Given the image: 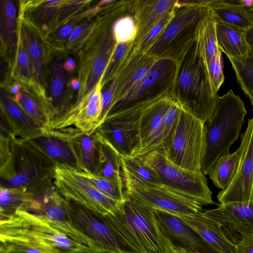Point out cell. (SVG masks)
<instances>
[{"label":"cell","mask_w":253,"mask_h":253,"mask_svg":"<svg viewBox=\"0 0 253 253\" xmlns=\"http://www.w3.org/2000/svg\"><path fill=\"white\" fill-rule=\"evenodd\" d=\"M199 23L193 43L176 63L170 96L184 110L205 124L212 115L218 95L213 91L203 55Z\"/></svg>","instance_id":"6da1fadb"},{"label":"cell","mask_w":253,"mask_h":253,"mask_svg":"<svg viewBox=\"0 0 253 253\" xmlns=\"http://www.w3.org/2000/svg\"><path fill=\"white\" fill-rule=\"evenodd\" d=\"M0 242L24 244L45 253H95L49 219L17 211L0 220Z\"/></svg>","instance_id":"7a4b0ae2"},{"label":"cell","mask_w":253,"mask_h":253,"mask_svg":"<svg viewBox=\"0 0 253 253\" xmlns=\"http://www.w3.org/2000/svg\"><path fill=\"white\" fill-rule=\"evenodd\" d=\"M104 217L118 237L134 253H172L154 209L126 197L115 215Z\"/></svg>","instance_id":"3957f363"},{"label":"cell","mask_w":253,"mask_h":253,"mask_svg":"<svg viewBox=\"0 0 253 253\" xmlns=\"http://www.w3.org/2000/svg\"><path fill=\"white\" fill-rule=\"evenodd\" d=\"M247 113L243 101L232 89L218 96L212 115L204 126L202 171L205 175L221 156L229 153L231 146L238 139Z\"/></svg>","instance_id":"277c9868"},{"label":"cell","mask_w":253,"mask_h":253,"mask_svg":"<svg viewBox=\"0 0 253 253\" xmlns=\"http://www.w3.org/2000/svg\"><path fill=\"white\" fill-rule=\"evenodd\" d=\"M56 166L27 140L13 137L10 155L0 165V186L34 192L53 181Z\"/></svg>","instance_id":"5b68a950"},{"label":"cell","mask_w":253,"mask_h":253,"mask_svg":"<svg viewBox=\"0 0 253 253\" xmlns=\"http://www.w3.org/2000/svg\"><path fill=\"white\" fill-rule=\"evenodd\" d=\"M157 175L162 183L202 206L214 204L206 175L182 168L170 162L161 150L140 156Z\"/></svg>","instance_id":"8992f818"},{"label":"cell","mask_w":253,"mask_h":253,"mask_svg":"<svg viewBox=\"0 0 253 253\" xmlns=\"http://www.w3.org/2000/svg\"><path fill=\"white\" fill-rule=\"evenodd\" d=\"M205 124L182 109L170 141L162 150L167 159L182 168L202 171Z\"/></svg>","instance_id":"52a82bcc"},{"label":"cell","mask_w":253,"mask_h":253,"mask_svg":"<svg viewBox=\"0 0 253 253\" xmlns=\"http://www.w3.org/2000/svg\"><path fill=\"white\" fill-rule=\"evenodd\" d=\"M122 173L126 196L143 205L179 216L203 211L202 205L163 183L146 182Z\"/></svg>","instance_id":"ba28073f"},{"label":"cell","mask_w":253,"mask_h":253,"mask_svg":"<svg viewBox=\"0 0 253 253\" xmlns=\"http://www.w3.org/2000/svg\"><path fill=\"white\" fill-rule=\"evenodd\" d=\"M53 183L66 200L103 215H115L123 202L102 193L78 169L67 165H56Z\"/></svg>","instance_id":"9c48e42d"},{"label":"cell","mask_w":253,"mask_h":253,"mask_svg":"<svg viewBox=\"0 0 253 253\" xmlns=\"http://www.w3.org/2000/svg\"><path fill=\"white\" fill-rule=\"evenodd\" d=\"M65 208L72 227L95 252L134 253L118 237L103 215L67 200Z\"/></svg>","instance_id":"30bf717a"},{"label":"cell","mask_w":253,"mask_h":253,"mask_svg":"<svg viewBox=\"0 0 253 253\" xmlns=\"http://www.w3.org/2000/svg\"><path fill=\"white\" fill-rule=\"evenodd\" d=\"M168 95L141 100L115 110L94 132L107 139L121 155L131 156L138 144L139 123L144 110L155 100Z\"/></svg>","instance_id":"8fae6325"},{"label":"cell","mask_w":253,"mask_h":253,"mask_svg":"<svg viewBox=\"0 0 253 253\" xmlns=\"http://www.w3.org/2000/svg\"><path fill=\"white\" fill-rule=\"evenodd\" d=\"M116 18L113 14H106L97 25V40L93 53L82 67L83 83L77 101L92 91L101 81L116 45L112 29Z\"/></svg>","instance_id":"7c38bea8"},{"label":"cell","mask_w":253,"mask_h":253,"mask_svg":"<svg viewBox=\"0 0 253 253\" xmlns=\"http://www.w3.org/2000/svg\"><path fill=\"white\" fill-rule=\"evenodd\" d=\"M102 89L98 84L92 91L53 120L49 129L72 128L88 135L93 133L98 127L102 113Z\"/></svg>","instance_id":"4fadbf2b"},{"label":"cell","mask_w":253,"mask_h":253,"mask_svg":"<svg viewBox=\"0 0 253 253\" xmlns=\"http://www.w3.org/2000/svg\"><path fill=\"white\" fill-rule=\"evenodd\" d=\"M245 143L236 173L230 185L219 191V204L253 203V118L248 120Z\"/></svg>","instance_id":"5bb4252c"},{"label":"cell","mask_w":253,"mask_h":253,"mask_svg":"<svg viewBox=\"0 0 253 253\" xmlns=\"http://www.w3.org/2000/svg\"><path fill=\"white\" fill-rule=\"evenodd\" d=\"M176 67V63L172 60L159 59L144 79L127 94L111 112L129 104L160 94L170 95Z\"/></svg>","instance_id":"9a60e30c"},{"label":"cell","mask_w":253,"mask_h":253,"mask_svg":"<svg viewBox=\"0 0 253 253\" xmlns=\"http://www.w3.org/2000/svg\"><path fill=\"white\" fill-rule=\"evenodd\" d=\"M173 100L170 95H166L144 110L139 123L138 144L131 156L140 157L161 149L163 119Z\"/></svg>","instance_id":"2e32d148"},{"label":"cell","mask_w":253,"mask_h":253,"mask_svg":"<svg viewBox=\"0 0 253 253\" xmlns=\"http://www.w3.org/2000/svg\"><path fill=\"white\" fill-rule=\"evenodd\" d=\"M159 59L157 57L138 50L133 46L116 74V89L109 114L144 79Z\"/></svg>","instance_id":"e0dca14e"},{"label":"cell","mask_w":253,"mask_h":253,"mask_svg":"<svg viewBox=\"0 0 253 253\" xmlns=\"http://www.w3.org/2000/svg\"><path fill=\"white\" fill-rule=\"evenodd\" d=\"M154 211L172 247L196 253H219L179 216L157 209Z\"/></svg>","instance_id":"ac0fdd59"},{"label":"cell","mask_w":253,"mask_h":253,"mask_svg":"<svg viewBox=\"0 0 253 253\" xmlns=\"http://www.w3.org/2000/svg\"><path fill=\"white\" fill-rule=\"evenodd\" d=\"M0 132L27 139L42 129L4 90H0Z\"/></svg>","instance_id":"d6986e66"},{"label":"cell","mask_w":253,"mask_h":253,"mask_svg":"<svg viewBox=\"0 0 253 253\" xmlns=\"http://www.w3.org/2000/svg\"><path fill=\"white\" fill-rule=\"evenodd\" d=\"M211 220L223 229L241 234H253V203H231L202 211Z\"/></svg>","instance_id":"ffe728a7"},{"label":"cell","mask_w":253,"mask_h":253,"mask_svg":"<svg viewBox=\"0 0 253 253\" xmlns=\"http://www.w3.org/2000/svg\"><path fill=\"white\" fill-rule=\"evenodd\" d=\"M26 140L56 165H67L79 170L72 147L60 131L42 129Z\"/></svg>","instance_id":"44dd1931"},{"label":"cell","mask_w":253,"mask_h":253,"mask_svg":"<svg viewBox=\"0 0 253 253\" xmlns=\"http://www.w3.org/2000/svg\"><path fill=\"white\" fill-rule=\"evenodd\" d=\"M210 10L209 6H193L178 8L171 21L149 48L147 53L158 57L174 38L187 27L199 21Z\"/></svg>","instance_id":"7402d4cb"},{"label":"cell","mask_w":253,"mask_h":253,"mask_svg":"<svg viewBox=\"0 0 253 253\" xmlns=\"http://www.w3.org/2000/svg\"><path fill=\"white\" fill-rule=\"evenodd\" d=\"M63 64L62 56L58 54L51 58L50 96L47 99L51 122L71 106L67 93L68 75Z\"/></svg>","instance_id":"603a6c76"},{"label":"cell","mask_w":253,"mask_h":253,"mask_svg":"<svg viewBox=\"0 0 253 253\" xmlns=\"http://www.w3.org/2000/svg\"><path fill=\"white\" fill-rule=\"evenodd\" d=\"M178 8L176 0H136L132 1V10L137 34L133 44L140 40L168 12Z\"/></svg>","instance_id":"cb8c5ba5"},{"label":"cell","mask_w":253,"mask_h":253,"mask_svg":"<svg viewBox=\"0 0 253 253\" xmlns=\"http://www.w3.org/2000/svg\"><path fill=\"white\" fill-rule=\"evenodd\" d=\"M209 6L220 22L245 31L253 26V0H212Z\"/></svg>","instance_id":"d4e9b609"},{"label":"cell","mask_w":253,"mask_h":253,"mask_svg":"<svg viewBox=\"0 0 253 253\" xmlns=\"http://www.w3.org/2000/svg\"><path fill=\"white\" fill-rule=\"evenodd\" d=\"M58 130L71 145L78 163L79 170L88 171L95 174L98 151L94 133L88 135L72 128Z\"/></svg>","instance_id":"484cf974"},{"label":"cell","mask_w":253,"mask_h":253,"mask_svg":"<svg viewBox=\"0 0 253 253\" xmlns=\"http://www.w3.org/2000/svg\"><path fill=\"white\" fill-rule=\"evenodd\" d=\"M179 216L219 253H236V244L225 236L222 227L206 217L202 211L194 215Z\"/></svg>","instance_id":"4316f807"},{"label":"cell","mask_w":253,"mask_h":253,"mask_svg":"<svg viewBox=\"0 0 253 253\" xmlns=\"http://www.w3.org/2000/svg\"><path fill=\"white\" fill-rule=\"evenodd\" d=\"M18 26L26 40L32 67L33 83L44 90L45 54L40 32L26 20H20Z\"/></svg>","instance_id":"83f0119b"},{"label":"cell","mask_w":253,"mask_h":253,"mask_svg":"<svg viewBox=\"0 0 253 253\" xmlns=\"http://www.w3.org/2000/svg\"><path fill=\"white\" fill-rule=\"evenodd\" d=\"M215 34L219 49L228 58L239 62L247 60L250 48L245 31L215 19Z\"/></svg>","instance_id":"f1b7e54d"},{"label":"cell","mask_w":253,"mask_h":253,"mask_svg":"<svg viewBox=\"0 0 253 253\" xmlns=\"http://www.w3.org/2000/svg\"><path fill=\"white\" fill-rule=\"evenodd\" d=\"M1 49L8 59L13 73L18 52V31L16 24V8L10 0L0 1Z\"/></svg>","instance_id":"f546056e"},{"label":"cell","mask_w":253,"mask_h":253,"mask_svg":"<svg viewBox=\"0 0 253 253\" xmlns=\"http://www.w3.org/2000/svg\"><path fill=\"white\" fill-rule=\"evenodd\" d=\"M98 151L95 174L124 184L121 170V155L115 147L99 133H94Z\"/></svg>","instance_id":"4dcf8cb0"},{"label":"cell","mask_w":253,"mask_h":253,"mask_svg":"<svg viewBox=\"0 0 253 253\" xmlns=\"http://www.w3.org/2000/svg\"><path fill=\"white\" fill-rule=\"evenodd\" d=\"M245 143L244 132L241 135L238 148L232 153L221 156L215 162L208 175L213 184L221 190L231 183L237 171Z\"/></svg>","instance_id":"1f68e13d"},{"label":"cell","mask_w":253,"mask_h":253,"mask_svg":"<svg viewBox=\"0 0 253 253\" xmlns=\"http://www.w3.org/2000/svg\"><path fill=\"white\" fill-rule=\"evenodd\" d=\"M36 202L35 193L23 188L0 187V217L21 210L31 212Z\"/></svg>","instance_id":"d6a6232c"},{"label":"cell","mask_w":253,"mask_h":253,"mask_svg":"<svg viewBox=\"0 0 253 253\" xmlns=\"http://www.w3.org/2000/svg\"><path fill=\"white\" fill-rule=\"evenodd\" d=\"M66 0L38 1L30 6L34 9L30 10V18L28 21L35 27L48 31L55 26L56 20L61 5ZM28 21V20H27Z\"/></svg>","instance_id":"836d02e7"},{"label":"cell","mask_w":253,"mask_h":253,"mask_svg":"<svg viewBox=\"0 0 253 253\" xmlns=\"http://www.w3.org/2000/svg\"><path fill=\"white\" fill-rule=\"evenodd\" d=\"M121 170L142 181L162 183L156 173L139 156L121 155Z\"/></svg>","instance_id":"e575fe53"},{"label":"cell","mask_w":253,"mask_h":253,"mask_svg":"<svg viewBox=\"0 0 253 253\" xmlns=\"http://www.w3.org/2000/svg\"><path fill=\"white\" fill-rule=\"evenodd\" d=\"M228 59L235 72L237 81L253 106V52L250 50L247 60L242 62L231 58Z\"/></svg>","instance_id":"d590c367"},{"label":"cell","mask_w":253,"mask_h":253,"mask_svg":"<svg viewBox=\"0 0 253 253\" xmlns=\"http://www.w3.org/2000/svg\"><path fill=\"white\" fill-rule=\"evenodd\" d=\"M112 33L117 44L134 42L137 28L131 9L117 18L112 25Z\"/></svg>","instance_id":"8d00e7d4"},{"label":"cell","mask_w":253,"mask_h":253,"mask_svg":"<svg viewBox=\"0 0 253 253\" xmlns=\"http://www.w3.org/2000/svg\"><path fill=\"white\" fill-rule=\"evenodd\" d=\"M79 171L84 178L105 195L119 202L126 200L124 184L88 171Z\"/></svg>","instance_id":"74e56055"},{"label":"cell","mask_w":253,"mask_h":253,"mask_svg":"<svg viewBox=\"0 0 253 253\" xmlns=\"http://www.w3.org/2000/svg\"><path fill=\"white\" fill-rule=\"evenodd\" d=\"M18 46L14 72L22 83L30 85L33 83L32 71L26 40L18 27Z\"/></svg>","instance_id":"f35d334b"},{"label":"cell","mask_w":253,"mask_h":253,"mask_svg":"<svg viewBox=\"0 0 253 253\" xmlns=\"http://www.w3.org/2000/svg\"><path fill=\"white\" fill-rule=\"evenodd\" d=\"M133 47V42L126 43H116L100 82L102 88L106 84L115 78L116 74L121 64Z\"/></svg>","instance_id":"ab89813d"},{"label":"cell","mask_w":253,"mask_h":253,"mask_svg":"<svg viewBox=\"0 0 253 253\" xmlns=\"http://www.w3.org/2000/svg\"><path fill=\"white\" fill-rule=\"evenodd\" d=\"M182 109L181 105L173 100L166 112L163 122L161 150L164 149L170 141Z\"/></svg>","instance_id":"60d3db41"},{"label":"cell","mask_w":253,"mask_h":253,"mask_svg":"<svg viewBox=\"0 0 253 253\" xmlns=\"http://www.w3.org/2000/svg\"><path fill=\"white\" fill-rule=\"evenodd\" d=\"M178 9H175L166 14L140 40L133 44V46L138 50L147 53L171 21Z\"/></svg>","instance_id":"b9f144b4"},{"label":"cell","mask_w":253,"mask_h":253,"mask_svg":"<svg viewBox=\"0 0 253 253\" xmlns=\"http://www.w3.org/2000/svg\"><path fill=\"white\" fill-rule=\"evenodd\" d=\"M208 72L214 93L217 92L224 81L223 73L222 52L219 50L208 66Z\"/></svg>","instance_id":"7bdbcfd3"},{"label":"cell","mask_w":253,"mask_h":253,"mask_svg":"<svg viewBox=\"0 0 253 253\" xmlns=\"http://www.w3.org/2000/svg\"><path fill=\"white\" fill-rule=\"evenodd\" d=\"M88 2L90 1L66 0L60 8L55 25L58 26L67 22L68 20L84 7Z\"/></svg>","instance_id":"ee69618b"},{"label":"cell","mask_w":253,"mask_h":253,"mask_svg":"<svg viewBox=\"0 0 253 253\" xmlns=\"http://www.w3.org/2000/svg\"><path fill=\"white\" fill-rule=\"evenodd\" d=\"M96 24L88 22L77 27L67 41V46L71 49H76L81 45L93 31Z\"/></svg>","instance_id":"f6af8a7d"},{"label":"cell","mask_w":253,"mask_h":253,"mask_svg":"<svg viewBox=\"0 0 253 253\" xmlns=\"http://www.w3.org/2000/svg\"><path fill=\"white\" fill-rule=\"evenodd\" d=\"M116 86V80L115 78L108 82L102 88L101 91L102 113L98 126L102 123L109 113L113 101Z\"/></svg>","instance_id":"bcb514c9"},{"label":"cell","mask_w":253,"mask_h":253,"mask_svg":"<svg viewBox=\"0 0 253 253\" xmlns=\"http://www.w3.org/2000/svg\"><path fill=\"white\" fill-rule=\"evenodd\" d=\"M0 253H45L31 246L18 243L0 242Z\"/></svg>","instance_id":"7dc6e473"},{"label":"cell","mask_w":253,"mask_h":253,"mask_svg":"<svg viewBox=\"0 0 253 253\" xmlns=\"http://www.w3.org/2000/svg\"><path fill=\"white\" fill-rule=\"evenodd\" d=\"M75 20L69 21L57 30L54 34V39L56 41L63 42L69 40L73 31L77 27Z\"/></svg>","instance_id":"c3c4849f"},{"label":"cell","mask_w":253,"mask_h":253,"mask_svg":"<svg viewBox=\"0 0 253 253\" xmlns=\"http://www.w3.org/2000/svg\"><path fill=\"white\" fill-rule=\"evenodd\" d=\"M236 246L235 253H253V234L241 236Z\"/></svg>","instance_id":"681fc988"},{"label":"cell","mask_w":253,"mask_h":253,"mask_svg":"<svg viewBox=\"0 0 253 253\" xmlns=\"http://www.w3.org/2000/svg\"><path fill=\"white\" fill-rule=\"evenodd\" d=\"M246 37L250 50L253 52V26L246 31Z\"/></svg>","instance_id":"f907efd6"},{"label":"cell","mask_w":253,"mask_h":253,"mask_svg":"<svg viewBox=\"0 0 253 253\" xmlns=\"http://www.w3.org/2000/svg\"><path fill=\"white\" fill-rule=\"evenodd\" d=\"M63 67L66 72L74 71L76 67V63L74 60L72 58H69L64 63Z\"/></svg>","instance_id":"816d5d0a"},{"label":"cell","mask_w":253,"mask_h":253,"mask_svg":"<svg viewBox=\"0 0 253 253\" xmlns=\"http://www.w3.org/2000/svg\"><path fill=\"white\" fill-rule=\"evenodd\" d=\"M22 86V82L21 81L16 82L11 86L10 88V92L14 96L20 90Z\"/></svg>","instance_id":"f5cc1de1"},{"label":"cell","mask_w":253,"mask_h":253,"mask_svg":"<svg viewBox=\"0 0 253 253\" xmlns=\"http://www.w3.org/2000/svg\"><path fill=\"white\" fill-rule=\"evenodd\" d=\"M81 84L79 80L75 78L72 79L70 82V85L74 90L79 89L80 87Z\"/></svg>","instance_id":"db71d44e"},{"label":"cell","mask_w":253,"mask_h":253,"mask_svg":"<svg viewBox=\"0 0 253 253\" xmlns=\"http://www.w3.org/2000/svg\"><path fill=\"white\" fill-rule=\"evenodd\" d=\"M172 253H196L188 250L178 248L175 247H172Z\"/></svg>","instance_id":"11a10c76"},{"label":"cell","mask_w":253,"mask_h":253,"mask_svg":"<svg viewBox=\"0 0 253 253\" xmlns=\"http://www.w3.org/2000/svg\"><path fill=\"white\" fill-rule=\"evenodd\" d=\"M95 253H108L103 252H95Z\"/></svg>","instance_id":"9f6ffc18"},{"label":"cell","mask_w":253,"mask_h":253,"mask_svg":"<svg viewBox=\"0 0 253 253\" xmlns=\"http://www.w3.org/2000/svg\"></svg>","instance_id":"6f0895ef"}]
</instances>
